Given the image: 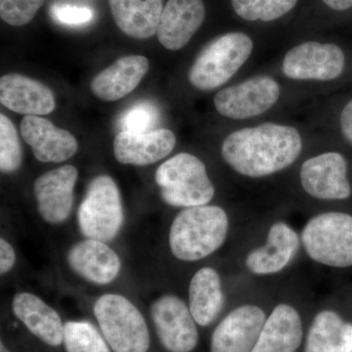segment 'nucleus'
<instances>
[{"label":"nucleus","instance_id":"f257e3e1","mask_svg":"<svg viewBox=\"0 0 352 352\" xmlns=\"http://www.w3.org/2000/svg\"><path fill=\"white\" fill-rule=\"evenodd\" d=\"M302 150L300 131L274 122L231 132L221 145L222 157L229 166L252 178L265 177L289 168Z\"/></svg>","mask_w":352,"mask_h":352},{"label":"nucleus","instance_id":"f03ea898","mask_svg":"<svg viewBox=\"0 0 352 352\" xmlns=\"http://www.w3.org/2000/svg\"><path fill=\"white\" fill-rule=\"evenodd\" d=\"M229 221L217 206L185 208L170 226V251L182 261H197L214 254L226 242Z\"/></svg>","mask_w":352,"mask_h":352},{"label":"nucleus","instance_id":"7ed1b4c3","mask_svg":"<svg viewBox=\"0 0 352 352\" xmlns=\"http://www.w3.org/2000/svg\"><path fill=\"white\" fill-rule=\"evenodd\" d=\"M254 41L242 32H231L210 41L189 69L190 85L212 91L228 82L251 57Z\"/></svg>","mask_w":352,"mask_h":352},{"label":"nucleus","instance_id":"20e7f679","mask_svg":"<svg viewBox=\"0 0 352 352\" xmlns=\"http://www.w3.org/2000/svg\"><path fill=\"white\" fill-rule=\"evenodd\" d=\"M155 179L166 205L191 208L208 205L215 189L205 164L188 153H179L157 168Z\"/></svg>","mask_w":352,"mask_h":352},{"label":"nucleus","instance_id":"39448f33","mask_svg":"<svg viewBox=\"0 0 352 352\" xmlns=\"http://www.w3.org/2000/svg\"><path fill=\"white\" fill-rule=\"evenodd\" d=\"M94 311L102 335L113 352H147L151 339L142 314L126 296H101Z\"/></svg>","mask_w":352,"mask_h":352},{"label":"nucleus","instance_id":"423d86ee","mask_svg":"<svg viewBox=\"0 0 352 352\" xmlns=\"http://www.w3.org/2000/svg\"><path fill=\"white\" fill-rule=\"evenodd\" d=\"M124 219L119 187L110 176H97L78 208L80 232L87 239L109 242L119 234Z\"/></svg>","mask_w":352,"mask_h":352},{"label":"nucleus","instance_id":"0eeeda50","mask_svg":"<svg viewBox=\"0 0 352 352\" xmlns=\"http://www.w3.org/2000/svg\"><path fill=\"white\" fill-rule=\"evenodd\" d=\"M302 245L310 258L332 267L352 266V215L325 212L307 222Z\"/></svg>","mask_w":352,"mask_h":352},{"label":"nucleus","instance_id":"6e6552de","mask_svg":"<svg viewBox=\"0 0 352 352\" xmlns=\"http://www.w3.org/2000/svg\"><path fill=\"white\" fill-rule=\"evenodd\" d=\"M281 96V87L270 76L251 78L223 88L215 94V110L230 120H247L258 117L270 110Z\"/></svg>","mask_w":352,"mask_h":352},{"label":"nucleus","instance_id":"1a4fd4ad","mask_svg":"<svg viewBox=\"0 0 352 352\" xmlns=\"http://www.w3.org/2000/svg\"><path fill=\"white\" fill-rule=\"evenodd\" d=\"M344 66L346 56L337 44L305 41L285 54L282 72L291 80L330 82L342 75Z\"/></svg>","mask_w":352,"mask_h":352},{"label":"nucleus","instance_id":"9d476101","mask_svg":"<svg viewBox=\"0 0 352 352\" xmlns=\"http://www.w3.org/2000/svg\"><path fill=\"white\" fill-rule=\"evenodd\" d=\"M151 317L157 338L168 352H191L199 342L196 321L182 298L161 296L151 305Z\"/></svg>","mask_w":352,"mask_h":352},{"label":"nucleus","instance_id":"9b49d317","mask_svg":"<svg viewBox=\"0 0 352 352\" xmlns=\"http://www.w3.org/2000/svg\"><path fill=\"white\" fill-rule=\"evenodd\" d=\"M300 178L303 190L319 200H346L351 194L346 161L340 153L309 157L300 168Z\"/></svg>","mask_w":352,"mask_h":352},{"label":"nucleus","instance_id":"f8f14e48","mask_svg":"<svg viewBox=\"0 0 352 352\" xmlns=\"http://www.w3.org/2000/svg\"><path fill=\"white\" fill-rule=\"evenodd\" d=\"M78 173L72 164H65L36 178L34 194L38 214L44 221L61 224L69 219L74 206Z\"/></svg>","mask_w":352,"mask_h":352},{"label":"nucleus","instance_id":"ddd939ff","mask_svg":"<svg viewBox=\"0 0 352 352\" xmlns=\"http://www.w3.org/2000/svg\"><path fill=\"white\" fill-rule=\"evenodd\" d=\"M265 321V314L256 305L235 308L212 333L210 352H252Z\"/></svg>","mask_w":352,"mask_h":352},{"label":"nucleus","instance_id":"4468645a","mask_svg":"<svg viewBox=\"0 0 352 352\" xmlns=\"http://www.w3.org/2000/svg\"><path fill=\"white\" fill-rule=\"evenodd\" d=\"M20 127L21 135L41 163H62L78 152V141L71 132L58 129L50 120L25 116Z\"/></svg>","mask_w":352,"mask_h":352},{"label":"nucleus","instance_id":"2eb2a0df","mask_svg":"<svg viewBox=\"0 0 352 352\" xmlns=\"http://www.w3.org/2000/svg\"><path fill=\"white\" fill-rule=\"evenodd\" d=\"M205 18L203 0H168L157 27V41L166 50H182L200 29Z\"/></svg>","mask_w":352,"mask_h":352},{"label":"nucleus","instance_id":"dca6fc26","mask_svg":"<svg viewBox=\"0 0 352 352\" xmlns=\"http://www.w3.org/2000/svg\"><path fill=\"white\" fill-rule=\"evenodd\" d=\"M67 261L76 275L95 285L112 283L122 267L117 252L106 242L94 239H85L74 245Z\"/></svg>","mask_w":352,"mask_h":352},{"label":"nucleus","instance_id":"f3484780","mask_svg":"<svg viewBox=\"0 0 352 352\" xmlns=\"http://www.w3.org/2000/svg\"><path fill=\"white\" fill-rule=\"evenodd\" d=\"M175 144V133L170 129H156L147 133L120 131L113 140V155L122 164L150 166L168 156Z\"/></svg>","mask_w":352,"mask_h":352},{"label":"nucleus","instance_id":"a211bd4d","mask_svg":"<svg viewBox=\"0 0 352 352\" xmlns=\"http://www.w3.org/2000/svg\"><path fill=\"white\" fill-rule=\"evenodd\" d=\"M0 102L9 110L25 116H45L56 107L54 95L43 83L20 74L0 78Z\"/></svg>","mask_w":352,"mask_h":352},{"label":"nucleus","instance_id":"6ab92c4d","mask_svg":"<svg viewBox=\"0 0 352 352\" xmlns=\"http://www.w3.org/2000/svg\"><path fill=\"white\" fill-rule=\"evenodd\" d=\"M149 68V60L141 55L120 58L94 76L90 83L92 94L103 101L120 100L138 87Z\"/></svg>","mask_w":352,"mask_h":352},{"label":"nucleus","instance_id":"aec40b11","mask_svg":"<svg viewBox=\"0 0 352 352\" xmlns=\"http://www.w3.org/2000/svg\"><path fill=\"white\" fill-rule=\"evenodd\" d=\"M13 314L34 336L47 346L57 347L63 344L65 324L59 314L31 293H19L12 302Z\"/></svg>","mask_w":352,"mask_h":352},{"label":"nucleus","instance_id":"412c9836","mask_svg":"<svg viewBox=\"0 0 352 352\" xmlns=\"http://www.w3.org/2000/svg\"><path fill=\"white\" fill-rule=\"evenodd\" d=\"M298 245L296 231L285 222H277L270 227L266 245L248 254L245 265L254 274H275L291 263Z\"/></svg>","mask_w":352,"mask_h":352},{"label":"nucleus","instance_id":"4be33fe9","mask_svg":"<svg viewBox=\"0 0 352 352\" xmlns=\"http://www.w3.org/2000/svg\"><path fill=\"white\" fill-rule=\"evenodd\" d=\"M302 337L300 314L291 305L282 303L266 318L252 352H296L302 344Z\"/></svg>","mask_w":352,"mask_h":352},{"label":"nucleus","instance_id":"5701e85b","mask_svg":"<svg viewBox=\"0 0 352 352\" xmlns=\"http://www.w3.org/2000/svg\"><path fill=\"white\" fill-rule=\"evenodd\" d=\"M118 28L132 38H150L157 34L163 12V0H108Z\"/></svg>","mask_w":352,"mask_h":352},{"label":"nucleus","instance_id":"b1692460","mask_svg":"<svg viewBox=\"0 0 352 352\" xmlns=\"http://www.w3.org/2000/svg\"><path fill=\"white\" fill-rule=\"evenodd\" d=\"M224 298L219 273L210 267L197 271L189 286V308L196 323L210 325L223 307Z\"/></svg>","mask_w":352,"mask_h":352},{"label":"nucleus","instance_id":"393cba45","mask_svg":"<svg viewBox=\"0 0 352 352\" xmlns=\"http://www.w3.org/2000/svg\"><path fill=\"white\" fill-rule=\"evenodd\" d=\"M305 352H352V324L332 310L319 312L308 331Z\"/></svg>","mask_w":352,"mask_h":352},{"label":"nucleus","instance_id":"a878e982","mask_svg":"<svg viewBox=\"0 0 352 352\" xmlns=\"http://www.w3.org/2000/svg\"><path fill=\"white\" fill-rule=\"evenodd\" d=\"M298 0H231L235 13L249 22H273L291 12Z\"/></svg>","mask_w":352,"mask_h":352},{"label":"nucleus","instance_id":"bb28decb","mask_svg":"<svg viewBox=\"0 0 352 352\" xmlns=\"http://www.w3.org/2000/svg\"><path fill=\"white\" fill-rule=\"evenodd\" d=\"M63 344L66 352H111L104 336L87 321L67 322Z\"/></svg>","mask_w":352,"mask_h":352},{"label":"nucleus","instance_id":"cd10ccee","mask_svg":"<svg viewBox=\"0 0 352 352\" xmlns=\"http://www.w3.org/2000/svg\"><path fill=\"white\" fill-rule=\"evenodd\" d=\"M22 164V148L19 136L12 122L0 115V170L2 173H13Z\"/></svg>","mask_w":352,"mask_h":352},{"label":"nucleus","instance_id":"c85d7f7f","mask_svg":"<svg viewBox=\"0 0 352 352\" xmlns=\"http://www.w3.org/2000/svg\"><path fill=\"white\" fill-rule=\"evenodd\" d=\"M159 118V109L153 102H138L122 113L120 120V131L132 133L151 132L157 126Z\"/></svg>","mask_w":352,"mask_h":352},{"label":"nucleus","instance_id":"c756f323","mask_svg":"<svg viewBox=\"0 0 352 352\" xmlns=\"http://www.w3.org/2000/svg\"><path fill=\"white\" fill-rule=\"evenodd\" d=\"M44 0H0V17L13 27H22L29 24Z\"/></svg>","mask_w":352,"mask_h":352},{"label":"nucleus","instance_id":"7c9ffc66","mask_svg":"<svg viewBox=\"0 0 352 352\" xmlns=\"http://www.w3.org/2000/svg\"><path fill=\"white\" fill-rule=\"evenodd\" d=\"M50 15L56 22L67 25H82L91 22L94 11L87 7L56 3L50 8Z\"/></svg>","mask_w":352,"mask_h":352},{"label":"nucleus","instance_id":"2f4dec72","mask_svg":"<svg viewBox=\"0 0 352 352\" xmlns=\"http://www.w3.org/2000/svg\"><path fill=\"white\" fill-rule=\"evenodd\" d=\"M16 254L14 248L4 238L0 239V273L7 274L15 265Z\"/></svg>","mask_w":352,"mask_h":352},{"label":"nucleus","instance_id":"473e14b6","mask_svg":"<svg viewBox=\"0 0 352 352\" xmlns=\"http://www.w3.org/2000/svg\"><path fill=\"white\" fill-rule=\"evenodd\" d=\"M340 129L344 138L352 144V99L340 113Z\"/></svg>","mask_w":352,"mask_h":352},{"label":"nucleus","instance_id":"72a5a7b5","mask_svg":"<svg viewBox=\"0 0 352 352\" xmlns=\"http://www.w3.org/2000/svg\"><path fill=\"white\" fill-rule=\"evenodd\" d=\"M322 2L336 11H344L352 7V0H322Z\"/></svg>","mask_w":352,"mask_h":352},{"label":"nucleus","instance_id":"f704fd0d","mask_svg":"<svg viewBox=\"0 0 352 352\" xmlns=\"http://www.w3.org/2000/svg\"><path fill=\"white\" fill-rule=\"evenodd\" d=\"M0 352H10L8 351V349H7L6 344H4V342H0Z\"/></svg>","mask_w":352,"mask_h":352}]
</instances>
